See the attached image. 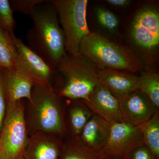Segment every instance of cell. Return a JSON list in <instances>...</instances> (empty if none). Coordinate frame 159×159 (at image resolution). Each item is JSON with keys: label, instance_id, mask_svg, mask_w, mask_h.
I'll return each mask as SVG.
<instances>
[{"label": "cell", "instance_id": "obj_9", "mask_svg": "<svg viewBox=\"0 0 159 159\" xmlns=\"http://www.w3.org/2000/svg\"><path fill=\"white\" fill-rule=\"evenodd\" d=\"M18 57L16 70L27 75L34 84L52 87L55 77V69L26 45L15 35L11 36Z\"/></svg>", "mask_w": 159, "mask_h": 159}, {"label": "cell", "instance_id": "obj_28", "mask_svg": "<svg viewBox=\"0 0 159 159\" xmlns=\"http://www.w3.org/2000/svg\"><path fill=\"white\" fill-rule=\"evenodd\" d=\"M105 159H111V158H105Z\"/></svg>", "mask_w": 159, "mask_h": 159}, {"label": "cell", "instance_id": "obj_6", "mask_svg": "<svg viewBox=\"0 0 159 159\" xmlns=\"http://www.w3.org/2000/svg\"><path fill=\"white\" fill-rule=\"evenodd\" d=\"M54 6L65 42L67 54H78L80 45L91 31L87 21L88 0H51Z\"/></svg>", "mask_w": 159, "mask_h": 159}, {"label": "cell", "instance_id": "obj_14", "mask_svg": "<svg viewBox=\"0 0 159 159\" xmlns=\"http://www.w3.org/2000/svg\"><path fill=\"white\" fill-rule=\"evenodd\" d=\"M2 70L6 105L24 98L30 101L32 89L35 85L33 81L20 70Z\"/></svg>", "mask_w": 159, "mask_h": 159}, {"label": "cell", "instance_id": "obj_24", "mask_svg": "<svg viewBox=\"0 0 159 159\" xmlns=\"http://www.w3.org/2000/svg\"><path fill=\"white\" fill-rule=\"evenodd\" d=\"M6 111V102L3 82V70L0 68V133L2 128Z\"/></svg>", "mask_w": 159, "mask_h": 159}, {"label": "cell", "instance_id": "obj_12", "mask_svg": "<svg viewBox=\"0 0 159 159\" xmlns=\"http://www.w3.org/2000/svg\"><path fill=\"white\" fill-rule=\"evenodd\" d=\"M93 114L110 123L123 122L119 100L106 88L98 83L86 100H82Z\"/></svg>", "mask_w": 159, "mask_h": 159}, {"label": "cell", "instance_id": "obj_22", "mask_svg": "<svg viewBox=\"0 0 159 159\" xmlns=\"http://www.w3.org/2000/svg\"><path fill=\"white\" fill-rule=\"evenodd\" d=\"M9 0H0V30L10 36L15 35L16 21Z\"/></svg>", "mask_w": 159, "mask_h": 159}, {"label": "cell", "instance_id": "obj_4", "mask_svg": "<svg viewBox=\"0 0 159 159\" xmlns=\"http://www.w3.org/2000/svg\"><path fill=\"white\" fill-rule=\"evenodd\" d=\"M62 99L52 87L33 86L25 112L29 134L37 132L62 137L67 134Z\"/></svg>", "mask_w": 159, "mask_h": 159}, {"label": "cell", "instance_id": "obj_26", "mask_svg": "<svg viewBox=\"0 0 159 159\" xmlns=\"http://www.w3.org/2000/svg\"><path fill=\"white\" fill-rule=\"evenodd\" d=\"M104 2L112 8L119 10L128 8L133 2L130 0H106Z\"/></svg>", "mask_w": 159, "mask_h": 159}, {"label": "cell", "instance_id": "obj_25", "mask_svg": "<svg viewBox=\"0 0 159 159\" xmlns=\"http://www.w3.org/2000/svg\"><path fill=\"white\" fill-rule=\"evenodd\" d=\"M128 159H154L151 152L144 144L135 148L129 155Z\"/></svg>", "mask_w": 159, "mask_h": 159}, {"label": "cell", "instance_id": "obj_11", "mask_svg": "<svg viewBox=\"0 0 159 159\" xmlns=\"http://www.w3.org/2000/svg\"><path fill=\"white\" fill-rule=\"evenodd\" d=\"M63 137L43 132L31 134L23 152L24 158L60 159L65 145Z\"/></svg>", "mask_w": 159, "mask_h": 159}, {"label": "cell", "instance_id": "obj_2", "mask_svg": "<svg viewBox=\"0 0 159 159\" xmlns=\"http://www.w3.org/2000/svg\"><path fill=\"white\" fill-rule=\"evenodd\" d=\"M30 16L34 25L27 34V46L54 68L67 54L55 8L46 0L36 5Z\"/></svg>", "mask_w": 159, "mask_h": 159}, {"label": "cell", "instance_id": "obj_23", "mask_svg": "<svg viewBox=\"0 0 159 159\" xmlns=\"http://www.w3.org/2000/svg\"><path fill=\"white\" fill-rule=\"evenodd\" d=\"M46 0H10L12 11H18L30 16L36 5L44 2Z\"/></svg>", "mask_w": 159, "mask_h": 159}, {"label": "cell", "instance_id": "obj_1", "mask_svg": "<svg viewBox=\"0 0 159 159\" xmlns=\"http://www.w3.org/2000/svg\"><path fill=\"white\" fill-rule=\"evenodd\" d=\"M126 46L145 69H155L159 58V9L157 2L138 3L125 23Z\"/></svg>", "mask_w": 159, "mask_h": 159}, {"label": "cell", "instance_id": "obj_5", "mask_svg": "<svg viewBox=\"0 0 159 159\" xmlns=\"http://www.w3.org/2000/svg\"><path fill=\"white\" fill-rule=\"evenodd\" d=\"M78 54L90 60L99 70L111 69L138 74L145 69L136 55L127 46L97 31H91L83 39Z\"/></svg>", "mask_w": 159, "mask_h": 159}, {"label": "cell", "instance_id": "obj_10", "mask_svg": "<svg viewBox=\"0 0 159 159\" xmlns=\"http://www.w3.org/2000/svg\"><path fill=\"white\" fill-rule=\"evenodd\" d=\"M123 122L141 126L158 111L149 98L140 90L118 99Z\"/></svg>", "mask_w": 159, "mask_h": 159}, {"label": "cell", "instance_id": "obj_18", "mask_svg": "<svg viewBox=\"0 0 159 159\" xmlns=\"http://www.w3.org/2000/svg\"><path fill=\"white\" fill-rule=\"evenodd\" d=\"M139 89L149 98L159 109V74L157 70L145 69L140 72Z\"/></svg>", "mask_w": 159, "mask_h": 159}, {"label": "cell", "instance_id": "obj_17", "mask_svg": "<svg viewBox=\"0 0 159 159\" xmlns=\"http://www.w3.org/2000/svg\"><path fill=\"white\" fill-rule=\"evenodd\" d=\"M94 13L97 25L102 31L100 34L115 42V37L116 40L121 38L119 29L120 20L116 15L101 6L94 7Z\"/></svg>", "mask_w": 159, "mask_h": 159}, {"label": "cell", "instance_id": "obj_16", "mask_svg": "<svg viewBox=\"0 0 159 159\" xmlns=\"http://www.w3.org/2000/svg\"><path fill=\"white\" fill-rule=\"evenodd\" d=\"M66 101L67 134L70 137L77 138L93 114L82 100L66 99Z\"/></svg>", "mask_w": 159, "mask_h": 159}, {"label": "cell", "instance_id": "obj_27", "mask_svg": "<svg viewBox=\"0 0 159 159\" xmlns=\"http://www.w3.org/2000/svg\"><path fill=\"white\" fill-rule=\"evenodd\" d=\"M25 159L24 158V157H23V155H22L20 156L17 159Z\"/></svg>", "mask_w": 159, "mask_h": 159}, {"label": "cell", "instance_id": "obj_7", "mask_svg": "<svg viewBox=\"0 0 159 159\" xmlns=\"http://www.w3.org/2000/svg\"><path fill=\"white\" fill-rule=\"evenodd\" d=\"M25 110L21 100L6 105L0 133V159H16L22 155L29 137Z\"/></svg>", "mask_w": 159, "mask_h": 159}, {"label": "cell", "instance_id": "obj_20", "mask_svg": "<svg viewBox=\"0 0 159 159\" xmlns=\"http://www.w3.org/2000/svg\"><path fill=\"white\" fill-rule=\"evenodd\" d=\"M60 159H105L99 152L90 149L78 138L69 136Z\"/></svg>", "mask_w": 159, "mask_h": 159}, {"label": "cell", "instance_id": "obj_8", "mask_svg": "<svg viewBox=\"0 0 159 159\" xmlns=\"http://www.w3.org/2000/svg\"><path fill=\"white\" fill-rule=\"evenodd\" d=\"M143 144L141 126L115 122L111 124L108 139L99 153L104 158L128 159L131 152Z\"/></svg>", "mask_w": 159, "mask_h": 159}, {"label": "cell", "instance_id": "obj_19", "mask_svg": "<svg viewBox=\"0 0 159 159\" xmlns=\"http://www.w3.org/2000/svg\"><path fill=\"white\" fill-rule=\"evenodd\" d=\"M18 57L17 50L11 36L0 30V68L16 70Z\"/></svg>", "mask_w": 159, "mask_h": 159}, {"label": "cell", "instance_id": "obj_3", "mask_svg": "<svg viewBox=\"0 0 159 159\" xmlns=\"http://www.w3.org/2000/svg\"><path fill=\"white\" fill-rule=\"evenodd\" d=\"M54 69L52 89L62 99L86 100L99 83L98 68L83 55L67 54Z\"/></svg>", "mask_w": 159, "mask_h": 159}, {"label": "cell", "instance_id": "obj_15", "mask_svg": "<svg viewBox=\"0 0 159 159\" xmlns=\"http://www.w3.org/2000/svg\"><path fill=\"white\" fill-rule=\"evenodd\" d=\"M111 124L102 117L93 114L77 138L87 147L99 152L108 139Z\"/></svg>", "mask_w": 159, "mask_h": 159}, {"label": "cell", "instance_id": "obj_21", "mask_svg": "<svg viewBox=\"0 0 159 159\" xmlns=\"http://www.w3.org/2000/svg\"><path fill=\"white\" fill-rule=\"evenodd\" d=\"M143 142L151 151L154 159H159V112L141 126Z\"/></svg>", "mask_w": 159, "mask_h": 159}, {"label": "cell", "instance_id": "obj_13", "mask_svg": "<svg viewBox=\"0 0 159 159\" xmlns=\"http://www.w3.org/2000/svg\"><path fill=\"white\" fill-rule=\"evenodd\" d=\"M98 82L118 99L139 89L140 76L137 73L111 69H98Z\"/></svg>", "mask_w": 159, "mask_h": 159}]
</instances>
